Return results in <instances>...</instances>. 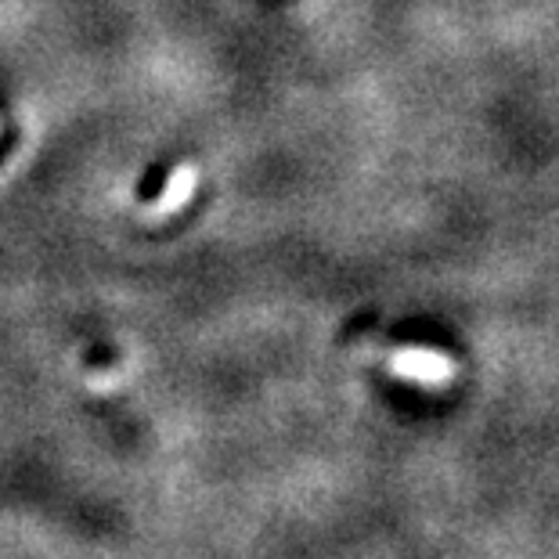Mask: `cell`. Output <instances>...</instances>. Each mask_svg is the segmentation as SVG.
<instances>
[{
    "label": "cell",
    "mask_w": 559,
    "mask_h": 559,
    "mask_svg": "<svg viewBox=\"0 0 559 559\" xmlns=\"http://www.w3.org/2000/svg\"><path fill=\"white\" fill-rule=\"evenodd\" d=\"M390 372L419 386H444L455 379V361L430 347H404L390 358Z\"/></svg>",
    "instance_id": "1"
},
{
    "label": "cell",
    "mask_w": 559,
    "mask_h": 559,
    "mask_svg": "<svg viewBox=\"0 0 559 559\" xmlns=\"http://www.w3.org/2000/svg\"><path fill=\"white\" fill-rule=\"evenodd\" d=\"M192 188H195V170H192V166H181V170L174 174L170 188H166V195H163V202H159V210H177L188 195H192Z\"/></svg>",
    "instance_id": "2"
}]
</instances>
